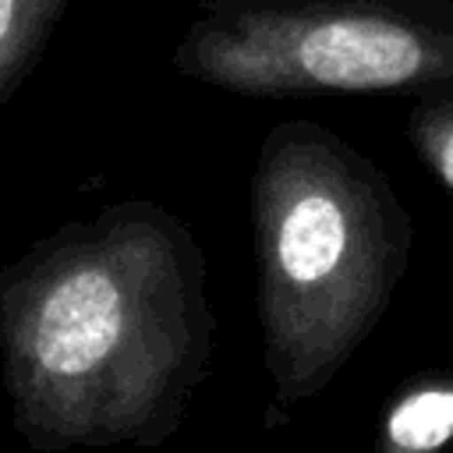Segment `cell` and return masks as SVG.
I'll use <instances>...</instances> for the list:
<instances>
[{"instance_id":"cell-1","label":"cell","mask_w":453,"mask_h":453,"mask_svg":"<svg viewBox=\"0 0 453 453\" xmlns=\"http://www.w3.org/2000/svg\"><path fill=\"white\" fill-rule=\"evenodd\" d=\"M212 340L205 251L149 198L71 219L0 265V382L32 449L163 446Z\"/></svg>"},{"instance_id":"cell-2","label":"cell","mask_w":453,"mask_h":453,"mask_svg":"<svg viewBox=\"0 0 453 453\" xmlns=\"http://www.w3.org/2000/svg\"><path fill=\"white\" fill-rule=\"evenodd\" d=\"M265 428H283L361 350L414 251L393 180L319 120L269 127L251 170Z\"/></svg>"},{"instance_id":"cell-3","label":"cell","mask_w":453,"mask_h":453,"mask_svg":"<svg viewBox=\"0 0 453 453\" xmlns=\"http://www.w3.org/2000/svg\"><path fill=\"white\" fill-rule=\"evenodd\" d=\"M170 64L248 99L453 92V0H202Z\"/></svg>"},{"instance_id":"cell-4","label":"cell","mask_w":453,"mask_h":453,"mask_svg":"<svg viewBox=\"0 0 453 453\" xmlns=\"http://www.w3.org/2000/svg\"><path fill=\"white\" fill-rule=\"evenodd\" d=\"M453 446V372L407 379L379 414L372 453H449Z\"/></svg>"},{"instance_id":"cell-5","label":"cell","mask_w":453,"mask_h":453,"mask_svg":"<svg viewBox=\"0 0 453 453\" xmlns=\"http://www.w3.org/2000/svg\"><path fill=\"white\" fill-rule=\"evenodd\" d=\"M67 0H0V106L46 50Z\"/></svg>"},{"instance_id":"cell-6","label":"cell","mask_w":453,"mask_h":453,"mask_svg":"<svg viewBox=\"0 0 453 453\" xmlns=\"http://www.w3.org/2000/svg\"><path fill=\"white\" fill-rule=\"evenodd\" d=\"M403 138L421 166L453 195V92H428L411 103Z\"/></svg>"}]
</instances>
